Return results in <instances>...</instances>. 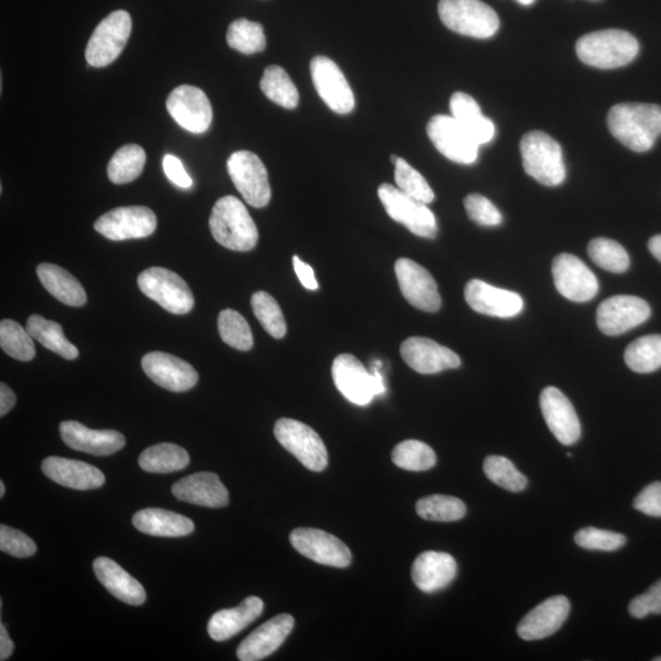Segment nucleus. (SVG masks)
Here are the masks:
<instances>
[{"instance_id": "f257e3e1", "label": "nucleus", "mask_w": 661, "mask_h": 661, "mask_svg": "<svg viewBox=\"0 0 661 661\" xmlns=\"http://www.w3.org/2000/svg\"><path fill=\"white\" fill-rule=\"evenodd\" d=\"M608 127L622 145L635 152L653 149L661 135V106L620 103L610 109Z\"/></svg>"}, {"instance_id": "f03ea898", "label": "nucleus", "mask_w": 661, "mask_h": 661, "mask_svg": "<svg viewBox=\"0 0 661 661\" xmlns=\"http://www.w3.org/2000/svg\"><path fill=\"white\" fill-rule=\"evenodd\" d=\"M210 229L218 244L233 251H250L256 247L259 231L247 207L236 196H225L213 206Z\"/></svg>"}, {"instance_id": "7ed1b4c3", "label": "nucleus", "mask_w": 661, "mask_h": 661, "mask_svg": "<svg viewBox=\"0 0 661 661\" xmlns=\"http://www.w3.org/2000/svg\"><path fill=\"white\" fill-rule=\"evenodd\" d=\"M576 52L578 58L589 67L616 69L635 60L639 43L626 31L603 30L579 38Z\"/></svg>"}, {"instance_id": "20e7f679", "label": "nucleus", "mask_w": 661, "mask_h": 661, "mask_svg": "<svg viewBox=\"0 0 661 661\" xmlns=\"http://www.w3.org/2000/svg\"><path fill=\"white\" fill-rule=\"evenodd\" d=\"M521 155L524 171L546 187H557L565 182L564 154L556 140L543 131H531L523 136Z\"/></svg>"}, {"instance_id": "39448f33", "label": "nucleus", "mask_w": 661, "mask_h": 661, "mask_svg": "<svg viewBox=\"0 0 661 661\" xmlns=\"http://www.w3.org/2000/svg\"><path fill=\"white\" fill-rule=\"evenodd\" d=\"M380 368L381 362H376L373 373H369L354 355L341 354L333 360V382L349 402L357 406H368L375 396H382L386 392Z\"/></svg>"}, {"instance_id": "423d86ee", "label": "nucleus", "mask_w": 661, "mask_h": 661, "mask_svg": "<svg viewBox=\"0 0 661 661\" xmlns=\"http://www.w3.org/2000/svg\"><path fill=\"white\" fill-rule=\"evenodd\" d=\"M439 15L447 29L479 40L500 29L499 15L482 0H440Z\"/></svg>"}, {"instance_id": "0eeeda50", "label": "nucleus", "mask_w": 661, "mask_h": 661, "mask_svg": "<svg viewBox=\"0 0 661 661\" xmlns=\"http://www.w3.org/2000/svg\"><path fill=\"white\" fill-rule=\"evenodd\" d=\"M138 284L146 297L161 305L168 313L184 315L194 308L193 292L176 272L163 267H151L140 273Z\"/></svg>"}, {"instance_id": "6e6552de", "label": "nucleus", "mask_w": 661, "mask_h": 661, "mask_svg": "<svg viewBox=\"0 0 661 661\" xmlns=\"http://www.w3.org/2000/svg\"><path fill=\"white\" fill-rule=\"evenodd\" d=\"M276 439L289 453H292L305 468L321 472L329 463L324 441L310 426L298 420L282 418L273 429Z\"/></svg>"}, {"instance_id": "1a4fd4ad", "label": "nucleus", "mask_w": 661, "mask_h": 661, "mask_svg": "<svg viewBox=\"0 0 661 661\" xmlns=\"http://www.w3.org/2000/svg\"><path fill=\"white\" fill-rule=\"evenodd\" d=\"M378 195L387 215L393 221L401 223L415 236L428 239H434L437 236L439 228H437L436 217L428 204H424L386 183L380 185Z\"/></svg>"}, {"instance_id": "9d476101", "label": "nucleus", "mask_w": 661, "mask_h": 661, "mask_svg": "<svg viewBox=\"0 0 661 661\" xmlns=\"http://www.w3.org/2000/svg\"><path fill=\"white\" fill-rule=\"evenodd\" d=\"M133 23L128 12L117 10L109 14L96 27L89 43L85 57L91 67L103 68L112 64L123 52L129 40Z\"/></svg>"}, {"instance_id": "9b49d317", "label": "nucleus", "mask_w": 661, "mask_h": 661, "mask_svg": "<svg viewBox=\"0 0 661 661\" xmlns=\"http://www.w3.org/2000/svg\"><path fill=\"white\" fill-rule=\"evenodd\" d=\"M229 177L250 206L261 209L269 205L271 187L267 169L250 151H237L228 158Z\"/></svg>"}, {"instance_id": "f8f14e48", "label": "nucleus", "mask_w": 661, "mask_h": 661, "mask_svg": "<svg viewBox=\"0 0 661 661\" xmlns=\"http://www.w3.org/2000/svg\"><path fill=\"white\" fill-rule=\"evenodd\" d=\"M428 136L436 150L461 165H473L479 157V145L452 116H435L428 123Z\"/></svg>"}, {"instance_id": "ddd939ff", "label": "nucleus", "mask_w": 661, "mask_h": 661, "mask_svg": "<svg viewBox=\"0 0 661 661\" xmlns=\"http://www.w3.org/2000/svg\"><path fill=\"white\" fill-rule=\"evenodd\" d=\"M156 228L155 212L145 206L118 207L95 223L96 231L113 242L150 237Z\"/></svg>"}, {"instance_id": "4468645a", "label": "nucleus", "mask_w": 661, "mask_h": 661, "mask_svg": "<svg viewBox=\"0 0 661 661\" xmlns=\"http://www.w3.org/2000/svg\"><path fill=\"white\" fill-rule=\"evenodd\" d=\"M167 111L185 130L205 133L211 127L213 113L209 98L199 87L182 85L167 98Z\"/></svg>"}, {"instance_id": "2eb2a0df", "label": "nucleus", "mask_w": 661, "mask_h": 661, "mask_svg": "<svg viewBox=\"0 0 661 661\" xmlns=\"http://www.w3.org/2000/svg\"><path fill=\"white\" fill-rule=\"evenodd\" d=\"M293 548L320 565L344 568L351 565L352 553L341 539L315 528H297L291 534Z\"/></svg>"}, {"instance_id": "dca6fc26", "label": "nucleus", "mask_w": 661, "mask_h": 661, "mask_svg": "<svg viewBox=\"0 0 661 661\" xmlns=\"http://www.w3.org/2000/svg\"><path fill=\"white\" fill-rule=\"evenodd\" d=\"M311 79L321 100L338 114L351 113L355 98L351 86L338 65L332 59L318 56L310 63Z\"/></svg>"}, {"instance_id": "f3484780", "label": "nucleus", "mask_w": 661, "mask_h": 661, "mask_svg": "<svg viewBox=\"0 0 661 661\" xmlns=\"http://www.w3.org/2000/svg\"><path fill=\"white\" fill-rule=\"evenodd\" d=\"M553 276L557 292L571 302L586 303L598 294L597 277L575 255H557L553 262Z\"/></svg>"}, {"instance_id": "a211bd4d", "label": "nucleus", "mask_w": 661, "mask_h": 661, "mask_svg": "<svg viewBox=\"0 0 661 661\" xmlns=\"http://www.w3.org/2000/svg\"><path fill=\"white\" fill-rule=\"evenodd\" d=\"M398 286L407 302L426 313L441 308L439 288L428 270L413 260L398 259L395 264Z\"/></svg>"}, {"instance_id": "6ab92c4d", "label": "nucleus", "mask_w": 661, "mask_h": 661, "mask_svg": "<svg viewBox=\"0 0 661 661\" xmlns=\"http://www.w3.org/2000/svg\"><path fill=\"white\" fill-rule=\"evenodd\" d=\"M652 314L646 300L616 296L604 300L597 311V322L604 335L619 336L644 324Z\"/></svg>"}, {"instance_id": "aec40b11", "label": "nucleus", "mask_w": 661, "mask_h": 661, "mask_svg": "<svg viewBox=\"0 0 661 661\" xmlns=\"http://www.w3.org/2000/svg\"><path fill=\"white\" fill-rule=\"evenodd\" d=\"M141 366L156 385L168 391H189L199 381L198 371L185 360L172 354L151 352L142 358Z\"/></svg>"}, {"instance_id": "412c9836", "label": "nucleus", "mask_w": 661, "mask_h": 661, "mask_svg": "<svg viewBox=\"0 0 661 661\" xmlns=\"http://www.w3.org/2000/svg\"><path fill=\"white\" fill-rule=\"evenodd\" d=\"M464 298L474 311L494 318H515L522 313L524 307L520 294L491 286L480 280L467 283Z\"/></svg>"}, {"instance_id": "4be33fe9", "label": "nucleus", "mask_w": 661, "mask_h": 661, "mask_svg": "<svg viewBox=\"0 0 661 661\" xmlns=\"http://www.w3.org/2000/svg\"><path fill=\"white\" fill-rule=\"evenodd\" d=\"M401 355L409 368L424 375L437 374L461 366V358L455 352L430 338H408L402 343Z\"/></svg>"}, {"instance_id": "5701e85b", "label": "nucleus", "mask_w": 661, "mask_h": 661, "mask_svg": "<svg viewBox=\"0 0 661 661\" xmlns=\"http://www.w3.org/2000/svg\"><path fill=\"white\" fill-rule=\"evenodd\" d=\"M540 408L546 425L562 445H575L581 437V423L575 407L556 387H546L540 395Z\"/></svg>"}, {"instance_id": "b1692460", "label": "nucleus", "mask_w": 661, "mask_h": 661, "mask_svg": "<svg viewBox=\"0 0 661 661\" xmlns=\"http://www.w3.org/2000/svg\"><path fill=\"white\" fill-rule=\"evenodd\" d=\"M570 610L571 604L564 595L546 599L523 617L517 627L518 636L523 641H539L553 636L565 624Z\"/></svg>"}, {"instance_id": "393cba45", "label": "nucleus", "mask_w": 661, "mask_h": 661, "mask_svg": "<svg viewBox=\"0 0 661 661\" xmlns=\"http://www.w3.org/2000/svg\"><path fill=\"white\" fill-rule=\"evenodd\" d=\"M60 436L70 449L94 456H111L125 446V437L119 431L94 430L74 420L60 424Z\"/></svg>"}, {"instance_id": "a878e982", "label": "nucleus", "mask_w": 661, "mask_h": 661, "mask_svg": "<svg viewBox=\"0 0 661 661\" xmlns=\"http://www.w3.org/2000/svg\"><path fill=\"white\" fill-rule=\"evenodd\" d=\"M294 627L293 616L281 614L265 622L244 639L237 650L242 661H259L270 657L280 648Z\"/></svg>"}, {"instance_id": "bb28decb", "label": "nucleus", "mask_w": 661, "mask_h": 661, "mask_svg": "<svg viewBox=\"0 0 661 661\" xmlns=\"http://www.w3.org/2000/svg\"><path fill=\"white\" fill-rule=\"evenodd\" d=\"M42 472L54 483L74 490H92L105 485L106 477L100 469L89 463L48 457L42 463Z\"/></svg>"}, {"instance_id": "cd10ccee", "label": "nucleus", "mask_w": 661, "mask_h": 661, "mask_svg": "<svg viewBox=\"0 0 661 661\" xmlns=\"http://www.w3.org/2000/svg\"><path fill=\"white\" fill-rule=\"evenodd\" d=\"M172 493L178 500L210 508H222L229 504V494L220 477L215 473L191 474L173 485Z\"/></svg>"}, {"instance_id": "c85d7f7f", "label": "nucleus", "mask_w": 661, "mask_h": 661, "mask_svg": "<svg viewBox=\"0 0 661 661\" xmlns=\"http://www.w3.org/2000/svg\"><path fill=\"white\" fill-rule=\"evenodd\" d=\"M457 576V562L450 554L425 551L415 559L412 579L420 591L435 593L450 586Z\"/></svg>"}, {"instance_id": "c756f323", "label": "nucleus", "mask_w": 661, "mask_h": 661, "mask_svg": "<svg viewBox=\"0 0 661 661\" xmlns=\"http://www.w3.org/2000/svg\"><path fill=\"white\" fill-rule=\"evenodd\" d=\"M94 571L103 587L123 603L139 606L146 602L145 588L116 561L98 557L94 562Z\"/></svg>"}, {"instance_id": "7c9ffc66", "label": "nucleus", "mask_w": 661, "mask_h": 661, "mask_svg": "<svg viewBox=\"0 0 661 661\" xmlns=\"http://www.w3.org/2000/svg\"><path fill=\"white\" fill-rule=\"evenodd\" d=\"M262 611L264 602L258 597H248L237 608L221 610L213 615L207 631L213 641H227L258 619Z\"/></svg>"}, {"instance_id": "2f4dec72", "label": "nucleus", "mask_w": 661, "mask_h": 661, "mask_svg": "<svg viewBox=\"0 0 661 661\" xmlns=\"http://www.w3.org/2000/svg\"><path fill=\"white\" fill-rule=\"evenodd\" d=\"M133 524L139 532L152 537L179 538L194 532L195 524L188 517L162 508H145L136 512Z\"/></svg>"}, {"instance_id": "473e14b6", "label": "nucleus", "mask_w": 661, "mask_h": 661, "mask_svg": "<svg viewBox=\"0 0 661 661\" xmlns=\"http://www.w3.org/2000/svg\"><path fill=\"white\" fill-rule=\"evenodd\" d=\"M450 109L452 117L468 131L479 146L489 144L494 139V123L483 116L482 109L472 96L456 92L451 97Z\"/></svg>"}, {"instance_id": "72a5a7b5", "label": "nucleus", "mask_w": 661, "mask_h": 661, "mask_svg": "<svg viewBox=\"0 0 661 661\" xmlns=\"http://www.w3.org/2000/svg\"><path fill=\"white\" fill-rule=\"evenodd\" d=\"M37 276L49 294L69 307H83L87 302L86 292L81 283L67 270L53 264L37 266Z\"/></svg>"}, {"instance_id": "f704fd0d", "label": "nucleus", "mask_w": 661, "mask_h": 661, "mask_svg": "<svg viewBox=\"0 0 661 661\" xmlns=\"http://www.w3.org/2000/svg\"><path fill=\"white\" fill-rule=\"evenodd\" d=\"M26 330L49 351L57 353L67 360H75L79 357V349L68 341L64 335L62 325L56 321H49L40 315H32L27 320Z\"/></svg>"}, {"instance_id": "c9c22d12", "label": "nucleus", "mask_w": 661, "mask_h": 661, "mask_svg": "<svg viewBox=\"0 0 661 661\" xmlns=\"http://www.w3.org/2000/svg\"><path fill=\"white\" fill-rule=\"evenodd\" d=\"M189 463V453L174 444L151 446L142 452L139 458L142 471L158 474L182 471Z\"/></svg>"}, {"instance_id": "e433bc0d", "label": "nucleus", "mask_w": 661, "mask_h": 661, "mask_svg": "<svg viewBox=\"0 0 661 661\" xmlns=\"http://www.w3.org/2000/svg\"><path fill=\"white\" fill-rule=\"evenodd\" d=\"M260 87L265 96L276 105L286 109H294L299 105V92L293 84L287 71L278 65L267 67L260 81Z\"/></svg>"}, {"instance_id": "4c0bfd02", "label": "nucleus", "mask_w": 661, "mask_h": 661, "mask_svg": "<svg viewBox=\"0 0 661 661\" xmlns=\"http://www.w3.org/2000/svg\"><path fill=\"white\" fill-rule=\"evenodd\" d=\"M146 163V154L139 145H125L114 154L109 162L108 178L114 184H128L141 176Z\"/></svg>"}, {"instance_id": "58836bf2", "label": "nucleus", "mask_w": 661, "mask_h": 661, "mask_svg": "<svg viewBox=\"0 0 661 661\" xmlns=\"http://www.w3.org/2000/svg\"><path fill=\"white\" fill-rule=\"evenodd\" d=\"M625 362L632 371L649 374L661 368V335L638 338L627 347Z\"/></svg>"}, {"instance_id": "ea45409f", "label": "nucleus", "mask_w": 661, "mask_h": 661, "mask_svg": "<svg viewBox=\"0 0 661 661\" xmlns=\"http://www.w3.org/2000/svg\"><path fill=\"white\" fill-rule=\"evenodd\" d=\"M417 513L426 521L456 522L466 516L467 507L457 497L431 495L417 502Z\"/></svg>"}, {"instance_id": "a19ab883", "label": "nucleus", "mask_w": 661, "mask_h": 661, "mask_svg": "<svg viewBox=\"0 0 661 661\" xmlns=\"http://www.w3.org/2000/svg\"><path fill=\"white\" fill-rule=\"evenodd\" d=\"M34 337L23 326L13 320L0 322V347L3 351L20 362H30L35 358Z\"/></svg>"}, {"instance_id": "79ce46f5", "label": "nucleus", "mask_w": 661, "mask_h": 661, "mask_svg": "<svg viewBox=\"0 0 661 661\" xmlns=\"http://www.w3.org/2000/svg\"><path fill=\"white\" fill-rule=\"evenodd\" d=\"M218 333L223 342L237 351L247 352L254 346L253 332L248 321L236 310L221 311L218 315Z\"/></svg>"}, {"instance_id": "37998d69", "label": "nucleus", "mask_w": 661, "mask_h": 661, "mask_svg": "<svg viewBox=\"0 0 661 661\" xmlns=\"http://www.w3.org/2000/svg\"><path fill=\"white\" fill-rule=\"evenodd\" d=\"M392 461L397 467L411 472H424L435 467L436 455L429 445L418 440H406L392 451Z\"/></svg>"}, {"instance_id": "c03bdc74", "label": "nucleus", "mask_w": 661, "mask_h": 661, "mask_svg": "<svg viewBox=\"0 0 661 661\" xmlns=\"http://www.w3.org/2000/svg\"><path fill=\"white\" fill-rule=\"evenodd\" d=\"M251 307H253L256 319L270 336L276 340H282L286 336V319H284L280 305L271 294L264 291L254 293L251 297Z\"/></svg>"}, {"instance_id": "a18cd8bd", "label": "nucleus", "mask_w": 661, "mask_h": 661, "mask_svg": "<svg viewBox=\"0 0 661 661\" xmlns=\"http://www.w3.org/2000/svg\"><path fill=\"white\" fill-rule=\"evenodd\" d=\"M227 42L229 47L243 54L259 53L266 48L264 29L247 19H238L229 25Z\"/></svg>"}, {"instance_id": "49530a36", "label": "nucleus", "mask_w": 661, "mask_h": 661, "mask_svg": "<svg viewBox=\"0 0 661 661\" xmlns=\"http://www.w3.org/2000/svg\"><path fill=\"white\" fill-rule=\"evenodd\" d=\"M589 258L603 270L622 273L630 267V256L621 244L608 238L593 239L588 245Z\"/></svg>"}, {"instance_id": "de8ad7c7", "label": "nucleus", "mask_w": 661, "mask_h": 661, "mask_svg": "<svg viewBox=\"0 0 661 661\" xmlns=\"http://www.w3.org/2000/svg\"><path fill=\"white\" fill-rule=\"evenodd\" d=\"M484 473L491 482L512 493H520L528 485V479L506 457L489 456L486 458Z\"/></svg>"}, {"instance_id": "09e8293b", "label": "nucleus", "mask_w": 661, "mask_h": 661, "mask_svg": "<svg viewBox=\"0 0 661 661\" xmlns=\"http://www.w3.org/2000/svg\"><path fill=\"white\" fill-rule=\"evenodd\" d=\"M395 180L397 188L402 190L404 194L412 196V198L430 204L435 199L433 189L430 188L426 179L420 174L417 169H414L406 160L398 157L395 162Z\"/></svg>"}, {"instance_id": "8fccbe9b", "label": "nucleus", "mask_w": 661, "mask_h": 661, "mask_svg": "<svg viewBox=\"0 0 661 661\" xmlns=\"http://www.w3.org/2000/svg\"><path fill=\"white\" fill-rule=\"evenodd\" d=\"M575 542L587 550L616 551L626 544L627 539L620 533L588 527L576 533Z\"/></svg>"}, {"instance_id": "3c124183", "label": "nucleus", "mask_w": 661, "mask_h": 661, "mask_svg": "<svg viewBox=\"0 0 661 661\" xmlns=\"http://www.w3.org/2000/svg\"><path fill=\"white\" fill-rule=\"evenodd\" d=\"M467 215L479 226L496 227L502 223V215L499 209L480 194H471L464 199Z\"/></svg>"}, {"instance_id": "603ef678", "label": "nucleus", "mask_w": 661, "mask_h": 661, "mask_svg": "<svg viewBox=\"0 0 661 661\" xmlns=\"http://www.w3.org/2000/svg\"><path fill=\"white\" fill-rule=\"evenodd\" d=\"M0 550L15 557H30L36 554L37 546L29 535L8 526H0Z\"/></svg>"}, {"instance_id": "864d4df0", "label": "nucleus", "mask_w": 661, "mask_h": 661, "mask_svg": "<svg viewBox=\"0 0 661 661\" xmlns=\"http://www.w3.org/2000/svg\"><path fill=\"white\" fill-rule=\"evenodd\" d=\"M628 611L635 619H644L650 614L661 615V579L647 593L633 599L628 605Z\"/></svg>"}, {"instance_id": "5fc2aeb1", "label": "nucleus", "mask_w": 661, "mask_h": 661, "mask_svg": "<svg viewBox=\"0 0 661 661\" xmlns=\"http://www.w3.org/2000/svg\"><path fill=\"white\" fill-rule=\"evenodd\" d=\"M633 506L644 515L661 518V483L654 482L646 486L636 497Z\"/></svg>"}, {"instance_id": "6e6d98bb", "label": "nucleus", "mask_w": 661, "mask_h": 661, "mask_svg": "<svg viewBox=\"0 0 661 661\" xmlns=\"http://www.w3.org/2000/svg\"><path fill=\"white\" fill-rule=\"evenodd\" d=\"M163 169H165L166 176L172 183L178 185L180 188L188 189L193 187V179L190 178L187 171L183 166L182 161L173 155H166L163 158Z\"/></svg>"}, {"instance_id": "4d7b16f0", "label": "nucleus", "mask_w": 661, "mask_h": 661, "mask_svg": "<svg viewBox=\"0 0 661 661\" xmlns=\"http://www.w3.org/2000/svg\"><path fill=\"white\" fill-rule=\"evenodd\" d=\"M293 266L294 271H296L299 281L303 284L304 288L309 289V291H316V289H319V283L316 281L313 267L305 264V262L300 260L298 256H293Z\"/></svg>"}, {"instance_id": "13d9d810", "label": "nucleus", "mask_w": 661, "mask_h": 661, "mask_svg": "<svg viewBox=\"0 0 661 661\" xmlns=\"http://www.w3.org/2000/svg\"><path fill=\"white\" fill-rule=\"evenodd\" d=\"M15 403V393L8 385H5L4 382H2V384H0V415L4 417L5 414L12 411Z\"/></svg>"}, {"instance_id": "bf43d9fd", "label": "nucleus", "mask_w": 661, "mask_h": 661, "mask_svg": "<svg viewBox=\"0 0 661 661\" xmlns=\"http://www.w3.org/2000/svg\"><path fill=\"white\" fill-rule=\"evenodd\" d=\"M14 648V643L9 637L7 628L3 624L0 625V660L9 659L14 652Z\"/></svg>"}, {"instance_id": "052dcab7", "label": "nucleus", "mask_w": 661, "mask_h": 661, "mask_svg": "<svg viewBox=\"0 0 661 661\" xmlns=\"http://www.w3.org/2000/svg\"><path fill=\"white\" fill-rule=\"evenodd\" d=\"M648 248L654 258L661 262V234H659V236L650 238Z\"/></svg>"}, {"instance_id": "680f3d73", "label": "nucleus", "mask_w": 661, "mask_h": 661, "mask_svg": "<svg viewBox=\"0 0 661 661\" xmlns=\"http://www.w3.org/2000/svg\"><path fill=\"white\" fill-rule=\"evenodd\" d=\"M516 2L520 3L521 5H524V7H528V5H532L535 3V0H516Z\"/></svg>"}, {"instance_id": "e2e57ef3", "label": "nucleus", "mask_w": 661, "mask_h": 661, "mask_svg": "<svg viewBox=\"0 0 661 661\" xmlns=\"http://www.w3.org/2000/svg\"><path fill=\"white\" fill-rule=\"evenodd\" d=\"M5 495V485L3 482H0V497H4Z\"/></svg>"}, {"instance_id": "0e129e2a", "label": "nucleus", "mask_w": 661, "mask_h": 661, "mask_svg": "<svg viewBox=\"0 0 661 661\" xmlns=\"http://www.w3.org/2000/svg\"><path fill=\"white\" fill-rule=\"evenodd\" d=\"M397 158H398V156H396V155L391 156V161H392L393 165H395V162L397 161Z\"/></svg>"}, {"instance_id": "69168bd1", "label": "nucleus", "mask_w": 661, "mask_h": 661, "mask_svg": "<svg viewBox=\"0 0 661 661\" xmlns=\"http://www.w3.org/2000/svg\"><path fill=\"white\" fill-rule=\"evenodd\" d=\"M654 661H661V658H654Z\"/></svg>"}]
</instances>
